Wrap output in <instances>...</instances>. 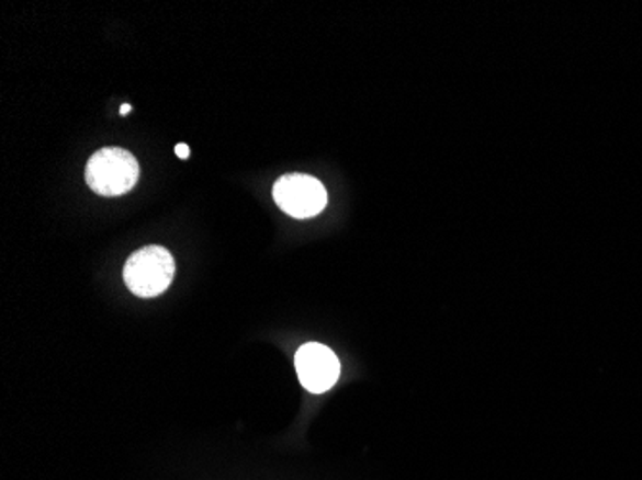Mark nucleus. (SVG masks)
Segmentation results:
<instances>
[{
  "mask_svg": "<svg viewBox=\"0 0 642 480\" xmlns=\"http://www.w3.org/2000/svg\"><path fill=\"white\" fill-rule=\"evenodd\" d=\"M86 181L101 196H122L137 185L139 162L124 148H101L87 162Z\"/></svg>",
  "mask_w": 642,
  "mask_h": 480,
  "instance_id": "f257e3e1",
  "label": "nucleus"
},
{
  "mask_svg": "<svg viewBox=\"0 0 642 480\" xmlns=\"http://www.w3.org/2000/svg\"><path fill=\"white\" fill-rule=\"evenodd\" d=\"M176 275V262L162 247H145L133 252L125 262L124 283L139 298H155L170 288Z\"/></svg>",
  "mask_w": 642,
  "mask_h": 480,
  "instance_id": "f03ea898",
  "label": "nucleus"
},
{
  "mask_svg": "<svg viewBox=\"0 0 642 480\" xmlns=\"http://www.w3.org/2000/svg\"><path fill=\"white\" fill-rule=\"evenodd\" d=\"M273 201L289 216L308 219L326 208L327 191L319 179L304 173H289L273 185Z\"/></svg>",
  "mask_w": 642,
  "mask_h": 480,
  "instance_id": "7ed1b4c3",
  "label": "nucleus"
},
{
  "mask_svg": "<svg viewBox=\"0 0 642 480\" xmlns=\"http://www.w3.org/2000/svg\"><path fill=\"white\" fill-rule=\"evenodd\" d=\"M294 367L302 387L314 395H322L334 387L341 373V364L334 350L317 342H308L299 348L294 356Z\"/></svg>",
  "mask_w": 642,
  "mask_h": 480,
  "instance_id": "20e7f679",
  "label": "nucleus"
},
{
  "mask_svg": "<svg viewBox=\"0 0 642 480\" xmlns=\"http://www.w3.org/2000/svg\"><path fill=\"white\" fill-rule=\"evenodd\" d=\"M176 155H178L179 158H183V160L189 158V147H187L185 142H179L178 147H176Z\"/></svg>",
  "mask_w": 642,
  "mask_h": 480,
  "instance_id": "39448f33",
  "label": "nucleus"
},
{
  "mask_svg": "<svg viewBox=\"0 0 642 480\" xmlns=\"http://www.w3.org/2000/svg\"><path fill=\"white\" fill-rule=\"evenodd\" d=\"M129 112H132V106H129V104H124V106H122V110H120V114H122V116H127Z\"/></svg>",
  "mask_w": 642,
  "mask_h": 480,
  "instance_id": "423d86ee",
  "label": "nucleus"
}]
</instances>
